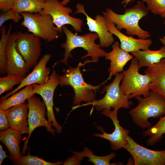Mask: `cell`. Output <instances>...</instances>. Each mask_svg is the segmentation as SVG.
Instances as JSON below:
<instances>
[{"instance_id": "obj_39", "label": "cell", "mask_w": 165, "mask_h": 165, "mask_svg": "<svg viewBox=\"0 0 165 165\" xmlns=\"http://www.w3.org/2000/svg\"><path fill=\"white\" fill-rule=\"evenodd\" d=\"M160 16L161 17L165 18V12L162 14Z\"/></svg>"}, {"instance_id": "obj_20", "label": "cell", "mask_w": 165, "mask_h": 165, "mask_svg": "<svg viewBox=\"0 0 165 165\" xmlns=\"http://www.w3.org/2000/svg\"><path fill=\"white\" fill-rule=\"evenodd\" d=\"M151 80L150 90L165 98V58L147 67L144 71Z\"/></svg>"}, {"instance_id": "obj_6", "label": "cell", "mask_w": 165, "mask_h": 165, "mask_svg": "<svg viewBox=\"0 0 165 165\" xmlns=\"http://www.w3.org/2000/svg\"><path fill=\"white\" fill-rule=\"evenodd\" d=\"M139 69L138 61L134 57L128 68L123 72L120 88L124 94L129 96L130 99L138 96L146 97L150 94L151 80L147 75L140 73Z\"/></svg>"}, {"instance_id": "obj_11", "label": "cell", "mask_w": 165, "mask_h": 165, "mask_svg": "<svg viewBox=\"0 0 165 165\" xmlns=\"http://www.w3.org/2000/svg\"><path fill=\"white\" fill-rule=\"evenodd\" d=\"M127 144L124 148L131 155L135 165H165V149L154 150L144 147L129 135Z\"/></svg>"}, {"instance_id": "obj_14", "label": "cell", "mask_w": 165, "mask_h": 165, "mask_svg": "<svg viewBox=\"0 0 165 165\" xmlns=\"http://www.w3.org/2000/svg\"><path fill=\"white\" fill-rule=\"evenodd\" d=\"M17 33H11L9 38L6 50V73L25 77L30 69L17 51L15 44Z\"/></svg>"}, {"instance_id": "obj_2", "label": "cell", "mask_w": 165, "mask_h": 165, "mask_svg": "<svg viewBox=\"0 0 165 165\" xmlns=\"http://www.w3.org/2000/svg\"><path fill=\"white\" fill-rule=\"evenodd\" d=\"M66 37V40L61 44V47L64 50L63 58L60 62L66 65H68L69 57L72 58L71 51L78 47L83 48L87 53L82 57L83 59L90 57L93 62L97 63L100 57H105L106 52L102 49L100 45L97 44L95 40L99 38L98 35L92 32L83 35L75 34L64 26L62 28Z\"/></svg>"}, {"instance_id": "obj_28", "label": "cell", "mask_w": 165, "mask_h": 165, "mask_svg": "<svg viewBox=\"0 0 165 165\" xmlns=\"http://www.w3.org/2000/svg\"><path fill=\"white\" fill-rule=\"evenodd\" d=\"M63 163L61 161L56 162L46 161L37 156L31 155L29 151L27 155H22L18 160L13 163L14 164L18 165H59Z\"/></svg>"}, {"instance_id": "obj_40", "label": "cell", "mask_w": 165, "mask_h": 165, "mask_svg": "<svg viewBox=\"0 0 165 165\" xmlns=\"http://www.w3.org/2000/svg\"><path fill=\"white\" fill-rule=\"evenodd\" d=\"M163 24L164 25H165V19L164 20Z\"/></svg>"}, {"instance_id": "obj_16", "label": "cell", "mask_w": 165, "mask_h": 165, "mask_svg": "<svg viewBox=\"0 0 165 165\" xmlns=\"http://www.w3.org/2000/svg\"><path fill=\"white\" fill-rule=\"evenodd\" d=\"M51 57L50 54L44 55L34 66L32 72L24 78L18 86L2 97L0 100L7 98L27 85L33 84L43 85L46 83L49 79L50 71V68L47 67L46 65Z\"/></svg>"}, {"instance_id": "obj_33", "label": "cell", "mask_w": 165, "mask_h": 165, "mask_svg": "<svg viewBox=\"0 0 165 165\" xmlns=\"http://www.w3.org/2000/svg\"><path fill=\"white\" fill-rule=\"evenodd\" d=\"M10 128L7 118L6 110L0 109V130H4Z\"/></svg>"}, {"instance_id": "obj_41", "label": "cell", "mask_w": 165, "mask_h": 165, "mask_svg": "<svg viewBox=\"0 0 165 165\" xmlns=\"http://www.w3.org/2000/svg\"><path fill=\"white\" fill-rule=\"evenodd\" d=\"M113 0L115 1V0Z\"/></svg>"}, {"instance_id": "obj_23", "label": "cell", "mask_w": 165, "mask_h": 165, "mask_svg": "<svg viewBox=\"0 0 165 165\" xmlns=\"http://www.w3.org/2000/svg\"><path fill=\"white\" fill-rule=\"evenodd\" d=\"M35 94L33 84L27 85L10 97L0 100V109L6 110L12 107L22 104Z\"/></svg>"}, {"instance_id": "obj_3", "label": "cell", "mask_w": 165, "mask_h": 165, "mask_svg": "<svg viewBox=\"0 0 165 165\" xmlns=\"http://www.w3.org/2000/svg\"><path fill=\"white\" fill-rule=\"evenodd\" d=\"M90 62H93L88 59L84 63L80 62L75 68L69 66L68 69H63L64 74L62 75H58L59 85L61 86L69 85L73 89L75 93L73 102L74 106L80 105L82 101L87 103L94 101L95 91L100 88L105 83L104 82L99 85L94 86L84 81L80 68Z\"/></svg>"}, {"instance_id": "obj_30", "label": "cell", "mask_w": 165, "mask_h": 165, "mask_svg": "<svg viewBox=\"0 0 165 165\" xmlns=\"http://www.w3.org/2000/svg\"><path fill=\"white\" fill-rule=\"evenodd\" d=\"M153 14L160 16L165 12V0H141Z\"/></svg>"}, {"instance_id": "obj_7", "label": "cell", "mask_w": 165, "mask_h": 165, "mask_svg": "<svg viewBox=\"0 0 165 165\" xmlns=\"http://www.w3.org/2000/svg\"><path fill=\"white\" fill-rule=\"evenodd\" d=\"M19 13L23 16L21 26L26 28L29 32L48 42L58 38L59 33L55 30V25L50 15L27 12Z\"/></svg>"}, {"instance_id": "obj_8", "label": "cell", "mask_w": 165, "mask_h": 165, "mask_svg": "<svg viewBox=\"0 0 165 165\" xmlns=\"http://www.w3.org/2000/svg\"><path fill=\"white\" fill-rule=\"evenodd\" d=\"M72 12L71 8L63 5L59 0H46L44 8L39 13L51 16L56 26L54 29L59 33L63 31L62 28L66 24L71 25L76 32H81L83 20L71 16Z\"/></svg>"}, {"instance_id": "obj_36", "label": "cell", "mask_w": 165, "mask_h": 165, "mask_svg": "<svg viewBox=\"0 0 165 165\" xmlns=\"http://www.w3.org/2000/svg\"><path fill=\"white\" fill-rule=\"evenodd\" d=\"M134 0H123L122 2L121 3L122 4L127 5H128L130 2L132 1L133 2Z\"/></svg>"}, {"instance_id": "obj_4", "label": "cell", "mask_w": 165, "mask_h": 165, "mask_svg": "<svg viewBox=\"0 0 165 165\" xmlns=\"http://www.w3.org/2000/svg\"><path fill=\"white\" fill-rule=\"evenodd\" d=\"M138 102L137 106L129 112L134 123L141 128L145 129L152 127L148 121L149 118H158L165 115V98L150 91L146 97L138 96L135 98Z\"/></svg>"}, {"instance_id": "obj_31", "label": "cell", "mask_w": 165, "mask_h": 165, "mask_svg": "<svg viewBox=\"0 0 165 165\" xmlns=\"http://www.w3.org/2000/svg\"><path fill=\"white\" fill-rule=\"evenodd\" d=\"M23 18L22 16L12 9L2 13L0 15V27H1L4 23L9 20H12L15 23H17Z\"/></svg>"}, {"instance_id": "obj_26", "label": "cell", "mask_w": 165, "mask_h": 165, "mask_svg": "<svg viewBox=\"0 0 165 165\" xmlns=\"http://www.w3.org/2000/svg\"><path fill=\"white\" fill-rule=\"evenodd\" d=\"M12 25L11 24L7 31L6 26L3 25L0 29L1 34L0 39V73L4 75L6 73V53L7 42L9 35L12 28Z\"/></svg>"}, {"instance_id": "obj_17", "label": "cell", "mask_w": 165, "mask_h": 165, "mask_svg": "<svg viewBox=\"0 0 165 165\" xmlns=\"http://www.w3.org/2000/svg\"><path fill=\"white\" fill-rule=\"evenodd\" d=\"M106 24L108 31L119 40L120 48L128 53L148 49L152 43V41L150 39H137L132 36L125 35L119 30L115 24L112 22L107 21Z\"/></svg>"}, {"instance_id": "obj_9", "label": "cell", "mask_w": 165, "mask_h": 165, "mask_svg": "<svg viewBox=\"0 0 165 165\" xmlns=\"http://www.w3.org/2000/svg\"><path fill=\"white\" fill-rule=\"evenodd\" d=\"M27 101L29 132L28 138L24 144L22 154L24 153L26 150L29 137L36 128L40 127H45L47 131L53 135L55 134L56 131L46 118L47 109L44 101L34 96L28 99Z\"/></svg>"}, {"instance_id": "obj_1", "label": "cell", "mask_w": 165, "mask_h": 165, "mask_svg": "<svg viewBox=\"0 0 165 165\" xmlns=\"http://www.w3.org/2000/svg\"><path fill=\"white\" fill-rule=\"evenodd\" d=\"M149 12L144 3L138 1L132 7L126 9L123 14H118L109 8L102 13L106 22L113 23L119 30L124 29L129 36H136L139 38L145 39L150 38L151 35L148 31L142 29L139 23Z\"/></svg>"}, {"instance_id": "obj_38", "label": "cell", "mask_w": 165, "mask_h": 165, "mask_svg": "<svg viewBox=\"0 0 165 165\" xmlns=\"http://www.w3.org/2000/svg\"><path fill=\"white\" fill-rule=\"evenodd\" d=\"M160 40L163 46H165V36H163V37L160 38Z\"/></svg>"}, {"instance_id": "obj_37", "label": "cell", "mask_w": 165, "mask_h": 165, "mask_svg": "<svg viewBox=\"0 0 165 165\" xmlns=\"http://www.w3.org/2000/svg\"><path fill=\"white\" fill-rule=\"evenodd\" d=\"M70 0H63L61 2V3L63 6H65L68 4Z\"/></svg>"}, {"instance_id": "obj_5", "label": "cell", "mask_w": 165, "mask_h": 165, "mask_svg": "<svg viewBox=\"0 0 165 165\" xmlns=\"http://www.w3.org/2000/svg\"><path fill=\"white\" fill-rule=\"evenodd\" d=\"M123 76V72L117 73L111 83L103 86L101 92H106V93L102 98L74 106L72 107L70 112L79 108L88 105H92L97 110L99 111L111 109L112 108L117 110L121 108H129L132 105V102L130 100L129 96L124 94L120 87V83Z\"/></svg>"}, {"instance_id": "obj_27", "label": "cell", "mask_w": 165, "mask_h": 165, "mask_svg": "<svg viewBox=\"0 0 165 165\" xmlns=\"http://www.w3.org/2000/svg\"><path fill=\"white\" fill-rule=\"evenodd\" d=\"M76 152L83 157H88V159L87 161L92 163L95 165H111L110 163L111 160L116 156V154L114 152L105 156H96L94 154L90 149L86 147H84L82 151Z\"/></svg>"}, {"instance_id": "obj_35", "label": "cell", "mask_w": 165, "mask_h": 165, "mask_svg": "<svg viewBox=\"0 0 165 165\" xmlns=\"http://www.w3.org/2000/svg\"><path fill=\"white\" fill-rule=\"evenodd\" d=\"M8 156L6 154V152L4 150L2 146L0 145V165H1L4 160Z\"/></svg>"}, {"instance_id": "obj_21", "label": "cell", "mask_w": 165, "mask_h": 165, "mask_svg": "<svg viewBox=\"0 0 165 165\" xmlns=\"http://www.w3.org/2000/svg\"><path fill=\"white\" fill-rule=\"evenodd\" d=\"M21 134L10 128L0 132V141L7 147L9 153L8 158L13 163L18 160L22 156L19 146Z\"/></svg>"}, {"instance_id": "obj_12", "label": "cell", "mask_w": 165, "mask_h": 165, "mask_svg": "<svg viewBox=\"0 0 165 165\" xmlns=\"http://www.w3.org/2000/svg\"><path fill=\"white\" fill-rule=\"evenodd\" d=\"M58 85V75L54 70H53L46 83L43 85L33 84L35 93L42 97L45 104L48 122L55 128L57 132L60 134L62 132V127L57 121L53 110L54 93Z\"/></svg>"}, {"instance_id": "obj_13", "label": "cell", "mask_w": 165, "mask_h": 165, "mask_svg": "<svg viewBox=\"0 0 165 165\" xmlns=\"http://www.w3.org/2000/svg\"><path fill=\"white\" fill-rule=\"evenodd\" d=\"M118 111L114 109H105L101 113L109 118L112 121L114 126V130L111 133L105 132L103 128L101 126L97 128L102 132V134L95 133L93 136L104 139L110 142L111 148L113 150H117L123 148L128 143L127 139L130 131L122 126L119 123L118 118Z\"/></svg>"}, {"instance_id": "obj_24", "label": "cell", "mask_w": 165, "mask_h": 165, "mask_svg": "<svg viewBox=\"0 0 165 165\" xmlns=\"http://www.w3.org/2000/svg\"><path fill=\"white\" fill-rule=\"evenodd\" d=\"M46 0H16L12 9L20 13H40L44 8Z\"/></svg>"}, {"instance_id": "obj_15", "label": "cell", "mask_w": 165, "mask_h": 165, "mask_svg": "<svg viewBox=\"0 0 165 165\" xmlns=\"http://www.w3.org/2000/svg\"><path fill=\"white\" fill-rule=\"evenodd\" d=\"M76 8L75 13L84 14L86 16L89 30L98 35L101 47H107L111 45L114 42L113 34L108 31L107 22L104 16L98 14L94 19L91 18L86 12L84 6L80 3L77 4Z\"/></svg>"}, {"instance_id": "obj_22", "label": "cell", "mask_w": 165, "mask_h": 165, "mask_svg": "<svg viewBox=\"0 0 165 165\" xmlns=\"http://www.w3.org/2000/svg\"><path fill=\"white\" fill-rule=\"evenodd\" d=\"M131 54L138 60L140 69L156 64L165 58V46H163L158 50L148 49L133 52Z\"/></svg>"}, {"instance_id": "obj_25", "label": "cell", "mask_w": 165, "mask_h": 165, "mask_svg": "<svg viewBox=\"0 0 165 165\" xmlns=\"http://www.w3.org/2000/svg\"><path fill=\"white\" fill-rule=\"evenodd\" d=\"M144 136H149L146 142L148 146L153 145L159 142L165 134V115L161 117L154 126L143 132Z\"/></svg>"}, {"instance_id": "obj_29", "label": "cell", "mask_w": 165, "mask_h": 165, "mask_svg": "<svg viewBox=\"0 0 165 165\" xmlns=\"http://www.w3.org/2000/svg\"><path fill=\"white\" fill-rule=\"evenodd\" d=\"M24 77L13 75L0 77V95L11 90L14 86L20 84Z\"/></svg>"}, {"instance_id": "obj_34", "label": "cell", "mask_w": 165, "mask_h": 165, "mask_svg": "<svg viewBox=\"0 0 165 165\" xmlns=\"http://www.w3.org/2000/svg\"><path fill=\"white\" fill-rule=\"evenodd\" d=\"M16 0H0V9L5 12L12 9Z\"/></svg>"}, {"instance_id": "obj_19", "label": "cell", "mask_w": 165, "mask_h": 165, "mask_svg": "<svg viewBox=\"0 0 165 165\" xmlns=\"http://www.w3.org/2000/svg\"><path fill=\"white\" fill-rule=\"evenodd\" d=\"M28 107L25 102L12 107L6 110V116L10 128L23 134L29 133L28 120Z\"/></svg>"}, {"instance_id": "obj_18", "label": "cell", "mask_w": 165, "mask_h": 165, "mask_svg": "<svg viewBox=\"0 0 165 165\" xmlns=\"http://www.w3.org/2000/svg\"><path fill=\"white\" fill-rule=\"evenodd\" d=\"M112 47V50L106 53L105 56L106 60L111 61L110 66L108 70L109 73V76L105 81V82L110 79L112 76L123 72L124 67L134 57L129 53L120 48L119 42L118 41L113 43Z\"/></svg>"}, {"instance_id": "obj_10", "label": "cell", "mask_w": 165, "mask_h": 165, "mask_svg": "<svg viewBox=\"0 0 165 165\" xmlns=\"http://www.w3.org/2000/svg\"><path fill=\"white\" fill-rule=\"evenodd\" d=\"M40 39L30 32L17 33L15 41L16 50L30 68L36 64L41 55Z\"/></svg>"}, {"instance_id": "obj_32", "label": "cell", "mask_w": 165, "mask_h": 165, "mask_svg": "<svg viewBox=\"0 0 165 165\" xmlns=\"http://www.w3.org/2000/svg\"><path fill=\"white\" fill-rule=\"evenodd\" d=\"M74 155L68 158L64 162V165H79L81 163V161L83 158L82 156L78 154L76 152L72 151Z\"/></svg>"}]
</instances>
